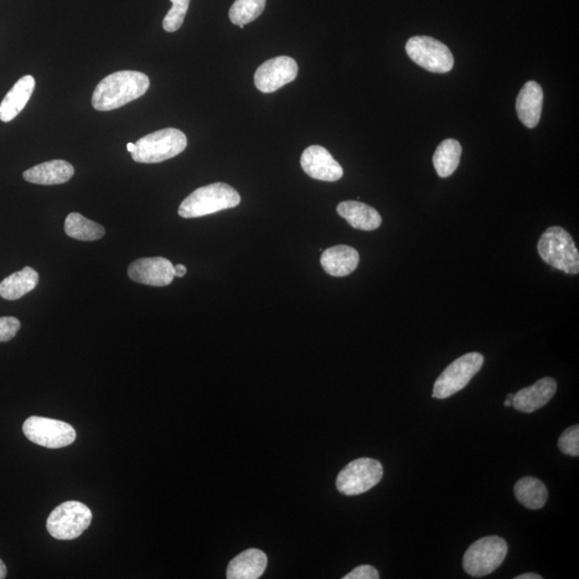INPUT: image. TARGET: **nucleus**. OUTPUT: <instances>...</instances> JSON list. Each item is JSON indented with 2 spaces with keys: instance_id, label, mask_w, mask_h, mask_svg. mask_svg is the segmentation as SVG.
Instances as JSON below:
<instances>
[{
  "instance_id": "4",
  "label": "nucleus",
  "mask_w": 579,
  "mask_h": 579,
  "mask_svg": "<svg viewBox=\"0 0 579 579\" xmlns=\"http://www.w3.org/2000/svg\"><path fill=\"white\" fill-rule=\"evenodd\" d=\"M187 137L175 128L163 129L139 139L131 153L139 163H159L177 157L187 147Z\"/></svg>"
},
{
  "instance_id": "29",
  "label": "nucleus",
  "mask_w": 579,
  "mask_h": 579,
  "mask_svg": "<svg viewBox=\"0 0 579 579\" xmlns=\"http://www.w3.org/2000/svg\"><path fill=\"white\" fill-rule=\"evenodd\" d=\"M379 572L371 566H361L355 567L353 572L345 575L344 579H379Z\"/></svg>"
},
{
  "instance_id": "6",
  "label": "nucleus",
  "mask_w": 579,
  "mask_h": 579,
  "mask_svg": "<svg viewBox=\"0 0 579 579\" xmlns=\"http://www.w3.org/2000/svg\"><path fill=\"white\" fill-rule=\"evenodd\" d=\"M508 555V544L503 537L485 536L473 543L464 556V571L473 577H483L497 570Z\"/></svg>"
},
{
  "instance_id": "31",
  "label": "nucleus",
  "mask_w": 579,
  "mask_h": 579,
  "mask_svg": "<svg viewBox=\"0 0 579 579\" xmlns=\"http://www.w3.org/2000/svg\"><path fill=\"white\" fill-rule=\"evenodd\" d=\"M516 579H542V576L535 573H527L521 574V575L517 576Z\"/></svg>"
},
{
  "instance_id": "2",
  "label": "nucleus",
  "mask_w": 579,
  "mask_h": 579,
  "mask_svg": "<svg viewBox=\"0 0 579 579\" xmlns=\"http://www.w3.org/2000/svg\"><path fill=\"white\" fill-rule=\"evenodd\" d=\"M241 203V195L225 183H215L194 191L180 204L178 215L183 218H199L218 211L234 209Z\"/></svg>"
},
{
  "instance_id": "24",
  "label": "nucleus",
  "mask_w": 579,
  "mask_h": 579,
  "mask_svg": "<svg viewBox=\"0 0 579 579\" xmlns=\"http://www.w3.org/2000/svg\"><path fill=\"white\" fill-rule=\"evenodd\" d=\"M65 232L71 239L83 242L98 241L106 234L105 227L79 213H71L67 217Z\"/></svg>"
},
{
  "instance_id": "25",
  "label": "nucleus",
  "mask_w": 579,
  "mask_h": 579,
  "mask_svg": "<svg viewBox=\"0 0 579 579\" xmlns=\"http://www.w3.org/2000/svg\"><path fill=\"white\" fill-rule=\"evenodd\" d=\"M266 0H235L229 12L232 23L240 28L253 22L265 12Z\"/></svg>"
},
{
  "instance_id": "15",
  "label": "nucleus",
  "mask_w": 579,
  "mask_h": 579,
  "mask_svg": "<svg viewBox=\"0 0 579 579\" xmlns=\"http://www.w3.org/2000/svg\"><path fill=\"white\" fill-rule=\"evenodd\" d=\"M75 175V168L65 160H51V162L36 165L23 173L25 180L37 185H60L69 182Z\"/></svg>"
},
{
  "instance_id": "14",
  "label": "nucleus",
  "mask_w": 579,
  "mask_h": 579,
  "mask_svg": "<svg viewBox=\"0 0 579 579\" xmlns=\"http://www.w3.org/2000/svg\"><path fill=\"white\" fill-rule=\"evenodd\" d=\"M557 392V382L546 377L534 385L517 392L513 398V405L517 411L532 413L541 409L547 405L555 396Z\"/></svg>"
},
{
  "instance_id": "33",
  "label": "nucleus",
  "mask_w": 579,
  "mask_h": 579,
  "mask_svg": "<svg viewBox=\"0 0 579 579\" xmlns=\"http://www.w3.org/2000/svg\"><path fill=\"white\" fill-rule=\"evenodd\" d=\"M134 148H136V144H133V143H128L127 144L128 152L132 153L134 151Z\"/></svg>"
},
{
  "instance_id": "28",
  "label": "nucleus",
  "mask_w": 579,
  "mask_h": 579,
  "mask_svg": "<svg viewBox=\"0 0 579 579\" xmlns=\"http://www.w3.org/2000/svg\"><path fill=\"white\" fill-rule=\"evenodd\" d=\"M20 329V320L14 317H0V343H7L15 337Z\"/></svg>"
},
{
  "instance_id": "8",
  "label": "nucleus",
  "mask_w": 579,
  "mask_h": 579,
  "mask_svg": "<svg viewBox=\"0 0 579 579\" xmlns=\"http://www.w3.org/2000/svg\"><path fill=\"white\" fill-rule=\"evenodd\" d=\"M384 478V467L378 460L359 458L341 470L336 488L345 496H358L374 488Z\"/></svg>"
},
{
  "instance_id": "30",
  "label": "nucleus",
  "mask_w": 579,
  "mask_h": 579,
  "mask_svg": "<svg viewBox=\"0 0 579 579\" xmlns=\"http://www.w3.org/2000/svg\"><path fill=\"white\" fill-rule=\"evenodd\" d=\"M187 273V268L183 265H178L174 266V276L175 277H184Z\"/></svg>"
},
{
  "instance_id": "17",
  "label": "nucleus",
  "mask_w": 579,
  "mask_h": 579,
  "mask_svg": "<svg viewBox=\"0 0 579 579\" xmlns=\"http://www.w3.org/2000/svg\"><path fill=\"white\" fill-rule=\"evenodd\" d=\"M35 87L34 76L25 75L20 77L0 103V121L4 123L13 121L28 105Z\"/></svg>"
},
{
  "instance_id": "13",
  "label": "nucleus",
  "mask_w": 579,
  "mask_h": 579,
  "mask_svg": "<svg viewBox=\"0 0 579 579\" xmlns=\"http://www.w3.org/2000/svg\"><path fill=\"white\" fill-rule=\"evenodd\" d=\"M301 165L308 177L323 182H337L344 177L341 165L336 162L328 149L319 145H313L305 149L301 157Z\"/></svg>"
},
{
  "instance_id": "5",
  "label": "nucleus",
  "mask_w": 579,
  "mask_h": 579,
  "mask_svg": "<svg viewBox=\"0 0 579 579\" xmlns=\"http://www.w3.org/2000/svg\"><path fill=\"white\" fill-rule=\"evenodd\" d=\"M91 520L89 506L79 501H67L52 512L46 520V529L56 540H75L89 528Z\"/></svg>"
},
{
  "instance_id": "19",
  "label": "nucleus",
  "mask_w": 579,
  "mask_h": 579,
  "mask_svg": "<svg viewBox=\"0 0 579 579\" xmlns=\"http://www.w3.org/2000/svg\"><path fill=\"white\" fill-rule=\"evenodd\" d=\"M542 87L535 81L526 83L516 101V111L526 127L535 128L541 120Z\"/></svg>"
},
{
  "instance_id": "32",
  "label": "nucleus",
  "mask_w": 579,
  "mask_h": 579,
  "mask_svg": "<svg viewBox=\"0 0 579 579\" xmlns=\"http://www.w3.org/2000/svg\"><path fill=\"white\" fill-rule=\"evenodd\" d=\"M7 576V567L4 566V563L0 559V579L6 578Z\"/></svg>"
},
{
  "instance_id": "11",
  "label": "nucleus",
  "mask_w": 579,
  "mask_h": 579,
  "mask_svg": "<svg viewBox=\"0 0 579 579\" xmlns=\"http://www.w3.org/2000/svg\"><path fill=\"white\" fill-rule=\"evenodd\" d=\"M298 66L289 56H278L263 63L256 71L255 84L258 91L271 94L297 79Z\"/></svg>"
},
{
  "instance_id": "21",
  "label": "nucleus",
  "mask_w": 579,
  "mask_h": 579,
  "mask_svg": "<svg viewBox=\"0 0 579 579\" xmlns=\"http://www.w3.org/2000/svg\"><path fill=\"white\" fill-rule=\"evenodd\" d=\"M39 283V274L34 268L26 266L22 271L13 273L0 282V297L7 301H17L32 292Z\"/></svg>"
},
{
  "instance_id": "3",
  "label": "nucleus",
  "mask_w": 579,
  "mask_h": 579,
  "mask_svg": "<svg viewBox=\"0 0 579 579\" xmlns=\"http://www.w3.org/2000/svg\"><path fill=\"white\" fill-rule=\"evenodd\" d=\"M540 257L557 270L570 275L579 273V253L572 236L560 226H551L542 234L537 244Z\"/></svg>"
},
{
  "instance_id": "18",
  "label": "nucleus",
  "mask_w": 579,
  "mask_h": 579,
  "mask_svg": "<svg viewBox=\"0 0 579 579\" xmlns=\"http://www.w3.org/2000/svg\"><path fill=\"white\" fill-rule=\"evenodd\" d=\"M267 557L260 550L251 548L242 551L229 563L226 570L227 579H258L265 574Z\"/></svg>"
},
{
  "instance_id": "1",
  "label": "nucleus",
  "mask_w": 579,
  "mask_h": 579,
  "mask_svg": "<svg viewBox=\"0 0 579 579\" xmlns=\"http://www.w3.org/2000/svg\"><path fill=\"white\" fill-rule=\"evenodd\" d=\"M149 85V77L142 72H114L97 85L91 105L97 111L116 110L147 94Z\"/></svg>"
},
{
  "instance_id": "22",
  "label": "nucleus",
  "mask_w": 579,
  "mask_h": 579,
  "mask_svg": "<svg viewBox=\"0 0 579 579\" xmlns=\"http://www.w3.org/2000/svg\"><path fill=\"white\" fill-rule=\"evenodd\" d=\"M514 494L517 500L530 510L542 509L548 498L545 484L531 477L520 480L515 485Z\"/></svg>"
},
{
  "instance_id": "9",
  "label": "nucleus",
  "mask_w": 579,
  "mask_h": 579,
  "mask_svg": "<svg viewBox=\"0 0 579 579\" xmlns=\"http://www.w3.org/2000/svg\"><path fill=\"white\" fill-rule=\"evenodd\" d=\"M408 56L433 74H447L454 66V57L446 44L426 36H416L408 40L406 44Z\"/></svg>"
},
{
  "instance_id": "16",
  "label": "nucleus",
  "mask_w": 579,
  "mask_h": 579,
  "mask_svg": "<svg viewBox=\"0 0 579 579\" xmlns=\"http://www.w3.org/2000/svg\"><path fill=\"white\" fill-rule=\"evenodd\" d=\"M360 263V255L354 248L338 245L329 248L321 256L325 273L334 277H345L353 274Z\"/></svg>"
},
{
  "instance_id": "10",
  "label": "nucleus",
  "mask_w": 579,
  "mask_h": 579,
  "mask_svg": "<svg viewBox=\"0 0 579 579\" xmlns=\"http://www.w3.org/2000/svg\"><path fill=\"white\" fill-rule=\"evenodd\" d=\"M23 432L29 441L48 448L68 447L76 439L75 428L70 424L41 416L28 418Z\"/></svg>"
},
{
  "instance_id": "20",
  "label": "nucleus",
  "mask_w": 579,
  "mask_h": 579,
  "mask_svg": "<svg viewBox=\"0 0 579 579\" xmlns=\"http://www.w3.org/2000/svg\"><path fill=\"white\" fill-rule=\"evenodd\" d=\"M337 213L356 230L374 231L381 226V216L378 210L358 201L341 202L337 206Z\"/></svg>"
},
{
  "instance_id": "7",
  "label": "nucleus",
  "mask_w": 579,
  "mask_h": 579,
  "mask_svg": "<svg viewBox=\"0 0 579 579\" xmlns=\"http://www.w3.org/2000/svg\"><path fill=\"white\" fill-rule=\"evenodd\" d=\"M484 356L479 353H467L448 365L433 385V398L446 400L462 391L482 369Z\"/></svg>"
},
{
  "instance_id": "27",
  "label": "nucleus",
  "mask_w": 579,
  "mask_h": 579,
  "mask_svg": "<svg viewBox=\"0 0 579 579\" xmlns=\"http://www.w3.org/2000/svg\"><path fill=\"white\" fill-rule=\"evenodd\" d=\"M558 447L563 454L577 457L579 455V426L566 429L561 434Z\"/></svg>"
},
{
  "instance_id": "23",
  "label": "nucleus",
  "mask_w": 579,
  "mask_h": 579,
  "mask_svg": "<svg viewBox=\"0 0 579 579\" xmlns=\"http://www.w3.org/2000/svg\"><path fill=\"white\" fill-rule=\"evenodd\" d=\"M462 152V145L456 139H448L439 145L432 159L439 177L442 178L451 177L458 168Z\"/></svg>"
},
{
  "instance_id": "34",
  "label": "nucleus",
  "mask_w": 579,
  "mask_h": 579,
  "mask_svg": "<svg viewBox=\"0 0 579 579\" xmlns=\"http://www.w3.org/2000/svg\"><path fill=\"white\" fill-rule=\"evenodd\" d=\"M512 405H513V401H512L511 400H508V398H506V401L504 402V406L505 407H512Z\"/></svg>"
},
{
  "instance_id": "26",
  "label": "nucleus",
  "mask_w": 579,
  "mask_h": 579,
  "mask_svg": "<svg viewBox=\"0 0 579 579\" xmlns=\"http://www.w3.org/2000/svg\"><path fill=\"white\" fill-rule=\"evenodd\" d=\"M173 6L163 19V29L168 33L177 32L184 23L187 14L190 0H171Z\"/></svg>"
},
{
  "instance_id": "12",
  "label": "nucleus",
  "mask_w": 579,
  "mask_h": 579,
  "mask_svg": "<svg viewBox=\"0 0 579 579\" xmlns=\"http://www.w3.org/2000/svg\"><path fill=\"white\" fill-rule=\"evenodd\" d=\"M129 278L138 283L153 287H167L174 279V266L162 257L143 258L131 263Z\"/></svg>"
}]
</instances>
